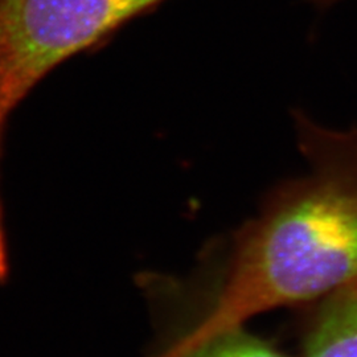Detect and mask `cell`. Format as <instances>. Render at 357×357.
<instances>
[{"instance_id": "cell-2", "label": "cell", "mask_w": 357, "mask_h": 357, "mask_svg": "<svg viewBox=\"0 0 357 357\" xmlns=\"http://www.w3.org/2000/svg\"><path fill=\"white\" fill-rule=\"evenodd\" d=\"M165 0H0V165L10 118L54 68Z\"/></svg>"}, {"instance_id": "cell-4", "label": "cell", "mask_w": 357, "mask_h": 357, "mask_svg": "<svg viewBox=\"0 0 357 357\" xmlns=\"http://www.w3.org/2000/svg\"><path fill=\"white\" fill-rule=\"evenodd\" d=\"M155 357H286L243 327L217 332L197 340H175Z\"/></svg>"}, {"instance_id": "cell-1", "label": "cell", "mask_w": 357, "mask_h": 357, "mask_svg": "<svg viewBox=\"0 0 357 357\" xmlns=\"http://www.w3.org/2000/svg\"><path fill=\"white\" fill-rule=\"evenodd\" d=\"M291 126L305 168L205 248L190 286H180L202 307L187 339L312 305L357 275V125L332 128L295 107Z\"/></svg>"}, {"instance_id": "cell-3", "label": "cell", "mask_w": 357, "mask_h": 357, "mask_svg": "<svg viewBox=\"0 0 357 357\" xmlns=\"http://www.w3.org/2000/svg\"><path fill=\"white\" fill-rule=\"evenodd\" d=\"M311 306L301 357H357V275Z\"/></svg>"}, {"instance_id": "cell-5", "label": "cell", "mask_w": 357, "mask_h": 357, "mask_svg": "<svg viewBox=\"0 0 357 357\" xmlns=\"http://www.w3.org/2000/svg\"><path fill=\"white\" fill-rule=\"evenodd\" d=\"M342 0H312V3L317 6V7H319V8H328V7H331L333 4H336V3H340Z\"/></svg>"}]
</instances>
